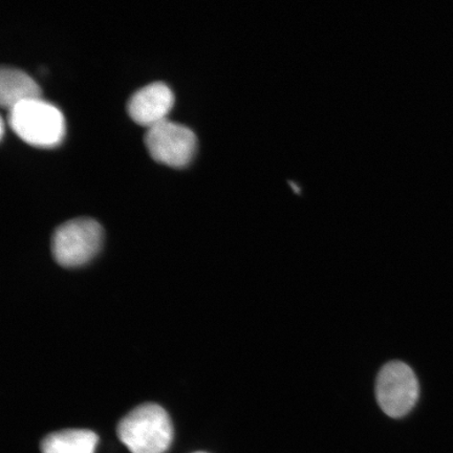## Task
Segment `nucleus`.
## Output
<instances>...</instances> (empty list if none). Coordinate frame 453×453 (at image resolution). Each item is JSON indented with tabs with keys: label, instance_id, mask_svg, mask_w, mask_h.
Here are the masks:
<instances>
[{
	"label": "nucleus",
	"instance_id": "1",
	"mask_svg": "<svg viewBox=\"0 0 453 453\" xmlns=\"http://www.w3.org/2000/svg\"><path fill=\"white\" fill-rule=\"evenodd\" d=\"M118 435L132 453H165L172 445L173 427L163 407L146 403L122 418Z\"/></svg>",
	"mask_w": 453,
	"mask_h": 453
},
{
	"label": "nucleus",
	"instance_id": "2",
	"mask_svg": "<svg viewBox=\"0 0 453 453\" xmlns=\"http://www.w3.org/2000/svg\"><path fill=\"white\" fill-rule=\"evenodd\" d=\"M11 127L26 143L50 149L65 135V120L58 107L42 98L32 99L9 111Z\"/></svg>",
	"mask_w": 453,
	"mask_h": 453
},
{
	"label": "nucleus",
	"instance_id": "3",
	"mask_svg": "<svg viewBox=\"0 0 453 453\" xmlns=\"http://www.w3.org/2000/svg\"><path fill=\"white\" fill-rule=\"evenodd\" d=\"M104 236V229L93 219H73L60 225L52 239L56 263L65 268L81 267L100 251Z\"/></svg>",
	"mask_w": 453,
	"mask_h": 453
},
{
	"label": "nucleus",
	"instance_id": "4",
	"mask_svg": "<svg viewBox=\"0 0 453 453\" xmlns=\"http://www.w3.org/2000/svg\"><path fill=\"white\" fill-rule=\"evenodd\" d=\"M420 395L416 373L401 361L389 362L379 372L376 398L381 410L392 418L404 417L417 404Z\"/></svg>",
	"mask_w": 453,
	"mask_h": 453
},
{
	"label": "nucleus",
	"instance_id": "5",
	"mask_svg": "<svg viewBox=\"0 0 453 453\" xmlns=\"http://www.w3.org/2000/svg\"><path fill=\"white\" fill-rule=\"evenodd\" d=\"M145 144L156 161L172 167H184L194 157L197 141L190 128L167 119L147 128Z\"/></svg>",
	"mask_w": 453,
	"mask_h": 453
},
{
	"label": "nucleus",
	"instance_id": "6",
	"mask_svg": "<svg viewBox=\"0 0 453 453\" xmlns=\"http://www.w3.org/2000/svg\"><path fill=\"white\" fill-rule=\"evenodd\" d=\"M173 104L172 88L165 83L154 82L140 88L130 97L127 110L134 122L150 128L167 120Z\"/></svg>",
	"mask_w": 453,
	"mask_h": 453
},
{
	"label": "nucleus",
	"instance_id": "7",
	"mask_svg": "<svg viewBox=\"0 0 453 453\" xmlns=\"http://www.w3.org/2000/svg\"><path fill=\"white\" fill-rule=\"evenodd\" d=\"M42 98V88L24 71L3 67L0 72V104L4 109L13 107L32 99Z\"/></svg>",
	"mask_w": 453,
	"mask_h": 453
},
{
	"label": "nucleus",
	"instance_id": "8",
	"mask_svg": "<svg viewBox=\"0 0 453 453\" xmlns=\"http://www.w3.org/2000/svg\"><path fill=\"white\" fill-rule=\"evenodd\" d=\"M98 435L90 430L69 429L50 434L42 443V453H95Z\"/></svg>",
	"mask_w": 453,
	"mask_h": 453
},
{
	"label": "nucleus",
	"instance_id": "9",
	"mask_svg": "<svg viewBox=\"0 0 453 453\" xmlns=\"http://www.w3.org/2000/svg\"><path fill=\"white\" fill-rule=\"evenodd\" d=\"M196 453H205V452H196Z\"/></svg>",
	"mask_w": 453,
	"mask_h": 453
}]
</instances>
